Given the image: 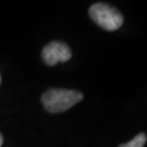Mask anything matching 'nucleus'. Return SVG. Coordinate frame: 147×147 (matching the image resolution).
Masks as SVG:
<instances>
[{"label":"nucleus","mask_w":147,"mask_h":147,"mask_svg":"<svg viewBox=\"0 0 147 147\" xmlns=\"http://www.w3.org/2000/svg\"><path fill=\"white\" fill-rule=\"evenodd\" d=\"M83 97L82 93L73 89L50 88L42 94V102L48 112L59 113L79 104Z\"/></svg>","instance_id":"1"},{"label":"nucleus","mask_w":147,"mask_h":147,"mask_svg":"<svg viewBox=\"0 0 147 147\" xmlns=\"http://www.w3.org/2000/svg\"><path fill=\"white\" fill-rule=\"evenodd\" d=\"M88 14L90 19L105 31L115 32L119 30L123 24L122 14L116 8L107 3H94L89 8Z\"/></svg>","instance_id":"2"},{"label":"nucleus","mask_w":147,"mask_h":147,"mask_svg":"<svg viewBox=\"0 0 147 147\" xmlns=\"http://www.w3.org/2000/svg\"><path fill=\"white\" fill-rule=\"evenodd\" d=\"M72 57L71 49L62 42H51L42 51V58L47 65L53 67L58 62H65Z\"/></svg>","instance_id":"3"},{"label":"nucleus","mask_w":147,"mask_h":147,"mask_svg":"<svg viewBox=\"0 0 147 147\" xmlns=\"http://www.w3.org/2000/svg\"><path fill=\"white\" fill-rule=\"evenodd\" d=\"M147 136L145 133H140L133 140H131L130 142L121 144L119 147H144L146 144Z\"/></svg>","instance_id":"4"},{"label":"nucleus","mask_w":147,"mask_h":147,"mask_svg":"<svg viewBox=\"0 0 147 147\" xmlns=\"http://www.w3.org/2000/svg\"><path fill=\"white\" fill-rule=\"evenodd\" d=\"M2 144H3V136H2V134L0 133V147L2 146Z\"/></svg>","instance_id":"5"},{"label":"nucleus","mask_w":147,"mask_h":147,"mask_svg":"<svg viewBox=\"0 0 147 147\" xmlns=\"http://www.w3.org/2000/svg\"><path fill=\"white\" fill-rule=\"evenodd\" d=\"M0 83H1V75H0Z\"/></svg>","instance_id":"6"}]
</instances>
